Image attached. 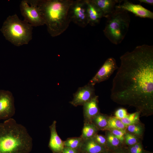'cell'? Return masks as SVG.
Here are the masks:
<instances>
[{
    "instance_id": "cell-12",
    "label": "cell",
    "mask_w": 153,
    "mask_h": 153,
    "mask_svg": "<svg viewBox=\"0 0 153 153\" xmlns=\"http://www.w3.org/2000/svg\"><path fill=\"white\" fill-rule=\"evenodd\" d=\"M56 121L54 120L49 126L50 136L48 147L53 153H61L64 148V141L58 135L56 129Z\"/></svg>"
},
{
    "instance_id": "cell-33",
    "label": "cell",
    "mask_w": 153,
    "mask_h": 153,
    "mask_svg": "<svg viewBox=\"0 0 153 153\" xmlns=\"http://www.w3.org/2000/svg\"><path fill=\"white\" fill-rule=\"evenodd\" d=\"M79 153H85V152H81V151H80Z\"/></svg>"
},
{
    "instance_id": "cell-3",
    "label": "cell",
    "mask_w": 153,
    "mask_h": 153,
    "mask_svg": "<svg viewBox=\"0 0 153 153\" xmlns=\"http://www.w3.org/2000/svg\"><path fill=\"white\" fill-rule=\"evenodd\" d=\"M32 140L25 127L12 118L0 123V153H29Z\"/></svg>"
},
{
    "instance_id": "cell-8",
    "label": "cell",
    "mask_w": 153,
    "mask_h": 153,
    "mask_svg": "<svg viewBox=\"0 0 153 153\" xmlns=\"http://www.w3.org/2000/svg\"><path fill=\"white\" fill-rule=\"evenodd\" d=\"M15 111L14 99L12 93L7 91H0V120L12 118Z\"/></svg>"
},
{
    "instance_id": "cell-25",
    "label": "cell",
    "mask_w": 153,
    "mask_h": 153,
    "mask_svg": "<svg viewBox=\"0 0 153 153\" xmlns=\"http://www.w3.org/2000/svg\"><path fill=\"white\" fill-rule=\"evenodd\" d=\"M128 150V153H146L140 142L133 145L129 146Z\"/></svg>"
},
{
    "instance_id": "cell-1",
    "label": "cell",
    "mask_w": 153,
    "mask_h": 153,
    "mask_svg": "<svg viewBox=\"0 0 153 153\" xmlns=\"http://www.w3.org/2000/svg\"><path fill=\"white\" fill-rule=\"evenodd\" d=\"M110 97L121 105L135 107L144 115L153 112V46H137L120 58Z\"/></svg>"
},
{
    "instance_id": "cell-19",
    "label": "cell",
    "mask_w": 153,
    "mask_h": 153,
    "mask_svg": "<svg viewBox=\"0 0 153 153\" xmlns=\"http://www.w3.org/2000/svg\"><path fill=\"white\" fill-rule=\"evenodd\" d=\"M108 118L104 114L99 113L92 119L91 122L99 130H106L107 125Z\"/></svg>"
},
{
    "instance_id": "cell-34",
    "label": "cell",
    "mask_w": 153,
    "mask_h": 153,
    "mask_svg": "<svg viewBox=\"0 0 153 153\" xmlns=\"http://www.w3.org/2000/svg\"><path fill=\"white\" fill-rule=\"evenodd\" d=\"M146 153H152V152H148V153L146 152Z\"/></svg>"
},
{
    "instance_id": "cell-20",
    "label": "cell",
    "mask_w": 153,
    "mask_h": 153,
    "mask_svg": "<svg viewBox=\"0 0 153 153\" xmlns=\"http://www.w3.org/2000/svg\"><path fill=\"white\" fill-rule=\"evenodd\" d=\"M83 140L80 136L67 139L64 141V147L70 148L80 150Z\"/></svg>"
},
{
    "instance_id": "cell-21",
    "label": "cell",
    "mask_w": 153,
    "mask_h": 153,
    "mask_svg": "<svg viewBox=\"0 0 153 153\" xmlns=\"http://www.w3.org/2000/svg\"><path fill=\"white\" fill-rule=\"evenodd\" d=\"M126 127L121 121L115 117H111L108 118V124L106 130L116 129L126 130Z\"/></svg>"
},
{
    "instance_id": "cell-32",
    "label": "cell",
    "mask_w": 153,
    "mask_h": 153,
    "mask_svg": "<svg viewBox=\"0 0 153 153\" xmlns=\"http://www.w3.org/2000/svg\"><path fill=\"white\" fill-rule=\"evenodd\" d=\"M103 153H111V152H109V150H108L107 151H106L105 152H104Z\"/></svg>"
},
{
    "instance_id": "cell-22",
    "label": "cell",
    "mask_w": 153,
    "mask_h": 153,
    "mask_svg": "<svg viewBox=\"0 0 153 153\" xmlns=\"http://www.w3.org/2000/svg\"><path fill=\"white\" fill-rule=\"evenodd\" d=\"M126 129L128 132L138 138L143 135L144 131L143 126L139 122L128 125Z\"/></svg>"
},
{
    "instance_id": "cell-2",
    "label": "cell",
    "mask_w": 153,
    "mask_h": 153,
    "mask_svg": "<svg viewBox=\"0 0 153 153\" xmlns=\"http://www.w3.org/2000/svg\"><path fill=\"white\" fill-rule=\"evenodd\" d=\"M35 0L52 37L58 36L66 31L71 22L69 11L73 0Z\"/></svg>"
},
{
    "instance_id": "cell-17",
    "label": "cell",
    "mask_w": 153,
    "mask_h": 153,
    "mask_svg": "<svg viewBox=\"0 0 153 153\" xmlns=\"http://www.w3.org/2000/svg\"><path fill=\"white\" fill-rule=\"evenodd\" d=\"M98 130L92 122H84L82 133L80 137L83 140L93 138L97 133Z\"/></svg>"
},
{
    "instance_id": "cell-15",
    "label": "cell",
    "mask_w": 153,
    "mask_h": 153,
    "mask_svg": "<svg viewBox=\"0 0 153 153\" xmlns=\"http://www.w3.org/2000/svg\"><path fill=\"white\" fill-rule=\"evenodd\" d=\"M102 11L107 18L115 10L116 5L123 1L118 0H91Z\"/></svg>"
},
{
    "instance_id": "cell-23",
    "label": "cell",
    "mask_w": 153,
    "mask_h": 153,
    "mask_svg": "<svg viewBox=\"0 0 153 153\" xmlns=\"http://www.w3.org/2000/svg\"><path fill=\"white\" fill-rule=\"evenodd\" d=\"M140 114L139 112L136 111L128 114L126 117L120 120L127 127L130 125L138 122Z\"/></svg>"
},
{
    "instance_id": "cell-6",
    "label": "cell",
    "mask_w": 153,
    "mask_h": 153,
    "mask_svg": "<svg viewBox=\"0 0 153 153\" xmlns=\"http://www.w3.org/2000/svg\"><path fill=\"white\" fill-rule=\"evenodd\" d=\"M20 8L24 20L33 27L45 24L39 9L35 0H23L21 1Z\"/></svg>"
},
{
    "instance_id": "cell-5",
    "label": "cell",
    "mask_w": 153,
    "mask_h": 153,
    "mask_svg": "<svg viewBox=\"0 0 153 153\" xmlns=\"http://www.w3.org/2000/svg\"><path fill=\"white\" fill-rule=\"evenodd\" d=\"M106 18L104 34L112 43L118 44L123 40L129 29L131 19L128 12L116 8Z\"/></svg>"
},
{
    "instance_id": "cell-7",
    "label": "cell",
    "mask_w": 153,
    "mask_h": 153,
    "mask_svg": "<svg viewBox=\"0 0 153 153\" xmlns=\"http://www.w3.org/2000/svg\"><path fill=\"white\" fill-rule=\"evenodd\" d=\"M69 14L71 22L79 26L84 27L88 24L85 0H73L70 6Z\"/></svg>"
},
{
    "instance_id": "cell-31",
    "label": "cell",
    "mask_w": 153,
    "mask_h": 153,
    "mask_svg": "<svg viewBox=\"0 0 153 153\" xmlns=\"http://www.w3.org/2000/svg\"><path fill=\"white\" fill-rule=\"evenodd\" d=\"M141 3H144L151 5H153V0H139Z\"/></svg>"
},
{
    "instance_id": "cell-13",
    "label": "cell",
    "mask_w": 153,
    "mask_h": 153,
    "mask_svg": "<svg viewBox=\"0 0 153 153\" xmlns=\"http://www.w3.org/2000/svg\"><path fill=\"white\" fill-rule=\"evenodd\" d=\"M87 5L88 24L92 26L99 24L101 18L104 17L101 10L91 0H85Z\"/></svg>"
},
{
    "instance_id": "cell-29",
    "label": "cell",
    "mask_w": 153,
    "mask_h": 153,
    "mask_svg": "<svg viewBox=\"0 0 153 153\" xmlns=\"http://www.w3.org/2000/svg\"><path fill=\"white\" fill-rule=\"evenodd\" d=\"M80 151L78 149L64 147L61 153H79Z\"/></svg>"
},
{
    "instance_id": "cell-16",
    "label": "cell",
    "mask_w": 153,
    "mask_h": 153,
    "mask_svg": "<svg viewBox=\"0 0 153 153\" xmlns=\"http://www.w3.org/2000/svg\"><path fill=\"white\" fill-rule=\"evenodd\" d=\"M108 150L107 148L98 143L94 137L83 140L80 149V151L86 153H103Z\"/></svg>"
},
{
    "instance_id": "cell-30",
    "label": "cell",
    "mask_w": 153,
    "mask_h": 153,
    "mask_svg": "<svg viewBox=\"0 0 153 153\" xmlns=\"http://www.w3.org/2000/svg\"><path fill=\"white\" fill-rule=\"evenodd\" d=\"M111 153H128V150L126 151L122 150L121 148L113 150Z\"/></svg>"
},
{
    "instance_id": "cell-14",
    "label": "cell",
    "mask_w": 153,
    "mask_h": 153,
    "mask_svg": "<svg viewBox=\"0 0 153 153\" xmlns=\"http://www.w3.org/2000/svg\"><path fill=\"white\" fill-rule=\"evenodd\" d=\"M83 106L84 122H91L92 119L100 113L97 96L95 95Z\"/></svg>"
},
{
    "instance_id": "cell-28",
    "label": "cell",
    "mask_w": 153,
    "mask_h": 153,
    "mask_svg": "<svg viewBox=\"0 0 153 153\" xmlns=\"http://www.w3.org/2000/svg\"><path fill=\"white\" fill-rule=\"evenodd\" d=\"M128 114L127 110L123 108L118 109L114 113L115 117L120 120L126 117Z\"/></svg>"
},
{
    "instance_id": "cell-11",
    "label": "cell",
    "mask_w": 153,
    "mask_h": 153,
    "mask_svg": "<svg viewBox=\"0 0 153 153\" xmlns=\"http://www.w3.org/2000/svg\"><path fill=\"white\" fill-rule=\"evenodd\" d=\"M121 2L116 5V8L130 12L140 18L153 19V12L141 5L134 4L128 0L124 1L122 4Z\"/></svg>"
},
{
    "instance_id": "cell-10",
    "label": "cell",
    "mask_w": 153,
    "mask_h": 153,
    "mask_svg": "<svg viewBox=\"0 0 153 153\" xmlns=\"http://www.w3.org/2000/svg\"><path fill=\"white\" fill-rule=\"evenodd\" d=\"M95 95L94 86L88 83L84 86L78 88L73 94V100L69 103L75 107L83 106Z\"/></svg>"
},
{
    "instance_id": "cell-24",
    "label": "cell",
    "mask_w": 153,
    "mask_h": 153,
    "mask_svg": "<svg viewBox=\"0 0 153 153\" xmlns=\"http://www.w3.org/2000/svg\"><path fill=\"white\" fill-rule=\"evenodd\" d=\"M138 138L128 132H126L124 135V142L129 146L133 145L139 142Z\"/></svg>"
},
{
    "instance_id": "cell-18",
    "label": "cell",
    "mask_w": 153,
    "mask_h": 153,
    "mask_svg": "<svg viewBox=\"0 0 153 153\" xmlns=\"http://www.w3.org/2000/svg\"><path fill=\"white\" fill-rule=\"evenodd\" d=\"M107 141V146L108 149L113 150L121 148L122 143L116 137L109 131L106 133L105 137Z\"/></svg>"
},
{
    "instance_id": "cell-26",
    "label": "cell",
    "mask_w": 153,
    "mask_h": 153,
    "mask_svg": "<svg viewBox=\"0 0 153 153\" xmlns=\"http://www.w3.org/2000/svg\"><path fill=\"white\" fill-rule=\"evenodd\" d=\"M109 130L110 133L118 138L122 143H124V135L126 132V130L112 129Z\"/></svg>"
},
{
    "instance_id": "cell-4",
    "label": "cell",
    "mask_w": 153,
    "mask_h": 153,
    "mask_svg": "<svg viewBox=\"0 0 153 153\" xmlns=\"http://www.w3.org/2000/svg\"><path fill=\"white\" fill-rule=\"evenodd\" d=\"M33 29L30 24L15 14L7 17L0 31L6 40L19 46L28 44L32 39Z\"/></svg>"
},
{
    "instance_id": "cell-27",
    "label": "cell",
    "mask_w": 153,
    "mask_h": 153,
    "mask_svg": "<svg viewBox=\"0 0 153 153\" xmlns=\"http://www.w3.org/2000/svg\"><path fill=\"white\" fill-rule=\"evenodd\" d=\"M94 138L98 143L108 149L107 146V141L105 137L102 135L97 134Z\"/></svg>"
},
{
    "instance_id": "cell-9",
    "label": "cell",
    "mask_w": 153,
    "mask_h": 153,
    "mask_svg": "<svg viewBox=\"0 0 153 153\" xmlns=\"http://www.w3.org/2000/svg\"><path fill=\"white\" fill-rule=\"evenodd\" d=\"M118 67L115 59L108 58L89 83L93 86L108 79Z\"/></svg>"
}]
</instances>
